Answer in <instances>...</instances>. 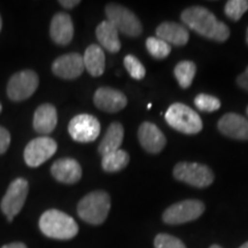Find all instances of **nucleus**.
<instances>
[{
  "instance_id": "2",
  "label": "nucleus",
  "mask_w": 248,
  "mask_h": 248,
  "mask_svg": "<svg viewBox=\"0 0 248 248\" xmlns=\"http://www.w3.org/2000/svg\"><path fill=\"white\" fill-rule=\"evenodd\" d=\"M39 229L46 237L69 240L78 233V224L73 217L58 209H48L40 216Z\"/></svg>"
},
{
  "instance_id": "34",
  "label": "nucleus",
  "mask_w": 248,
  "mask_h": 248,
  "mask_svg": "<svg viewBox=\"0 0 248 248\" xmlns=\"http://www.w3.org/2000/svg\"><path fill=\"white\" fill-rule=\"evenodd\" d=\"M239 248H248V241H247V243H245L244 245H241Z\"/></svg>"
},
{
  "instance_id": "22",
  "label": "nucleus",
  "mask_w": 248,
  "mask_h": 248,
  "mask_svg": "<svg viewBox=\"0 0 248 248\" xmlns=\"http://www.w3.org/2000/svg\"><path fill=\"white\" fill-rule=\"evenodd\" d=\"M124 138V129L122 124L119 122L111 123L108 126L106 135L102 138V140L99 145L98 151L102 156L111 152L120 150V146L122 145Z\"/></svg>"
},
{
  "instance_id": "28",
  "label": "nucleus",
  "mask_w": 248,
  "mask_h": 248,
  "mask_svg": "<svg viewBox=\"0 0 248 248\" xmlns=\"http://www.w3.org/2000/svg\"><path fill=\"white\" fill-rule=\"evenodd\" d=\"M124 67L128 70L130 76L135 79H142L146 75L145 67L135 55L129 54L124 58Z\"/></svg>"
},
{
  "instance_id": "1",
  "label": "nucleus",
  "mask_w": 248,
  "mask_h": 248,
  "mask_svg": "<svg viewBox=\"0 0 248 248\" xmlns=\"http://www.w3.org/2000/svg\"><path fill=\"white\" fill-rule=\"evenodd\" d=\"M183 23L199 35L216 42H225L230 37V29L216 18L212 12L201 6L186 8L181 15Z\"/></svg>"
},
{
  "instance_id": "9",
  "label": "nucleus",
  "mask_w": 248,
  "mask_h": 248,
  "mask_svg": "<svg viewBox=\"0 0 248 248\" xmlns=\"http://www.w3.org/2000/svg\"><path fill=\"white\" fill-rule=\"evenodd\" d=\"M39 85L38 75L33 70H22L14 74L7 85V95L13 101H23L36 92Z\"/></svg>"
},
{
  "instance_id": "4",
  "label": "nucleus",
  "mask_w": 248,
  "mask_h": 248,
  "mask_svg": "<svg viewBox=\"0 0 248 248\" xmlns=\"http://www.w3.org/2000/svg\"><path fill=\"white\" fill-rule=\"evenodd\" d=\"M164 117L172 129L185 135H197L203 126L197 111L181 102L172 104L166 111Z\"/></svg>"
},
{
  "instance_id": "27",
  "label": "nucleus",
  "mask_w": 248,
  "mask_h": 248,
  "mask_svg": "<svg viewBox=\"0 0 248 248\" xmlns=\"http://www.w3.org/2000/svg\"><path fill=\"white\" fill-rule=\"evenodd\" d=\"M248 11L247 0H230L225 4V15L232 21H239L243 15Z\"/></svg>"
},
{
  "instance_id": "10",
  "label": "nucleus",
  "mask_w": 248,
  "mask_h": 248,
  "mask_svg": "<svg viewBox=\"0 0 248 248\" xmlns=\"http://www.w3.org/2000/svg\"><path fill=\"white\" fill-rule=\"evenodd\" d=\"M100 122L90 114H79L69 122L68 131L77 142H91L100 135Z\"/></svg>"
},
{
  "instance_id": "30",
  "label": "nucleus",
  "mask_w": 248,
  "mask_h": 248,
  "mask_svg": "<svg viewBox=\"0 0 248 248\" xmlns=\"http://www.w3.org/2000/svg\"><path fill=\"white\" fill-rule=\"evenodd\" d=\"M11 144V133L4 126H0V154H4Z\"/></svg>"
},
{
  "instance_id": "5",
  "label": "nucleus",
  "mask_w": 248,
  "mask_h": 248,
  "mask_svg": "<svg viewBox=\"0 0 248 248\" xmlns=\"http://www.w3.org/2000/svg\"><path fill=\"white\" fill-rule=\"evenodd\" d=\"M173 176L179 182L194 186L207 187L214 182V172L209 167L195 162H181L173 168Z\"/></svg>"
},
{
  "instance_id": "14",
  "label": "nucleus",
  "mask_w": 248,
  "mask_h": 248,
  "mask_svg": "<svg viewBox=\"0 0 248 248\" xmlns=\"http://www.w3.org/2000/svg\"><path fill=\"white\" fill-rule=\"evenodd\" d=\"M138 139L141 147L151 154H159L167 144L163 132L151 122H144L139 126Z\"/></svg>"
},
{
  "instance_id": "29",
  "label": "nucleus",
  "mask_w": 248,
  "mask_h": 248,
  "mask_svg": "<svg viewBox=\"0 0 248 248\" xmlns=\"http://www.w3.org/2000/svg\"><path fill=\"white\" fill-rule=\"evenodd\" d=\"M155 248H186L184 243L178 238L167 233H160L154 239Z\"/></svg>"
},
{
  "instance_id": "12",
  "label": "nucleus",
  "mask_w": 248,
  "mask_h": 248,
  "mask_svg": "<svg viewBox=\"0 0 248 248\" xmlns=\"http://www.w3.org/2000/svg\"><path fill=\"white\" fill-rule=\"evenodd\" d=\"M84 61L78 53H69L59 57L52 64V71L55 76L63 79H75L84 71Z\"/></svg>"
},
{
  "instance_id": "13",
  "label": "nucleus",
  "mask_w": 248,
  "mask_h": 248,
  "mask_svg": "<svg viewBox=\"0 0 248 248\" xmlns=\"http://www.w3.org/2000/svg\"><path fill=\"white\" fill-rule=\"evenodd\" d=\"M93 102L100 110L106 113H117L128 104L124 93L111 88H99L94 93Z\"/></svg>"
},
{
  "instance_id": "7",
  "label": "nucleus",
  "mask_w": 248,
  "mask_h": 248,
  "mask_svg": "<svg viewBox=\"0 0 248 248\" xmlns=\"http://www.w3.org/2000/svg\"><path fill=\"white\" fill-rule=\"evenodd\" d=\"M204 212V204L200 200H184L173 203L164 210L162 219L170 225L183 224L199 218Z\"/></svg>"
},
{
  "instance_id": "31",
  "label": "nucleus",
  "mask_w": 248,
  "mask_h": 248,
  "mask_svg": "<svg viewBox=\"0 0 248 248\" xmlns=\"http://www.w3.org/2000/svg\"><path fill=\"white\" fill-rule=\"evenodd\" d=\"M237 83L241 89H244V90H246V91H248V67L246 68V70H245L244 73L241 74V75L238 76Z\"/></svg>"
},
{
  "instance_id": "20",
  "label": "nucleus",
  "mask_w": 248,
  "mask_h": 248,
  "mask_svg": "<svg viewBox=\"0 0 248 248\" xmlns=\"http://www.w3.org/2000/svg\"><path fill=\"white\" fill-rule=\"evenodd\" d=\"M95 36L100 45L109 53H117L121 49L119 31L109 21H102L97 27Z\"/></svg>"
},
{
  "instance_id": "37",
  "label": "nucleus",
  "mask_w": 248,
  "mask_h": 248,
  "mask_svg": "<svg viewBox=\"0 0 248 248\" xmlns=\"http://www.w3.org/2000/svg\"><path fill=\"white\" fill-rule=\"evenodd\" d=\"M246 42H247V44H248V29H247V32H246Z\"/></svg>"
},
{
  "instance_id": "39",
  "label": "nucleus",
  "mask_w": 248,
  "mask_h": 248,
  "mask_svg": "<svg viewBox=\"0 0 248 248\" xmlns=\"http://www.w3.org/2000/svg\"><path fill=\"white\" fill-rule=\"evenodd\" d=\"M247 115H248V107H247Z\"/></svg>"
},
{
  "instance_id": "35",
  "label": "nucleus",
  "mask_w": 248,
  "mask_h": 248,
  "mask_svg": "<svg viewBox=\"0 0 248 248\" xmlns=\"http://www.w3.org/2000/svg\"><path fill=\"white\" fill-rule=\"evenodd\" d=\"M209 248H222V247L219 246V245H212Z\"/></svg>"
},
{
  "instance_id": "32",
  "label": "nucleus",
  "mask_w": 248,
  "mask_h": 248,
  "mask_svg": "<svg viewBox=\"0 0 248 248\" xmlns=\"http://www.w3.org/2000/svg\"><path fill=\"white\" fill-rule=\"evenodd\" d=\"M59 4H60L62 7L71 9V8L76 7L77 5H79L80 1L79 0H60V1H59Z\"/></svg>"
},
{
  "instance_id": "25",
  "label": "nucleus",
  "mask_w": 248,
  "mask_h": 248,
  "mask_svg": "<svg viewBox=\"0 0 248 248\" xmlns=\"http://www.w3.org/2000/svg\"><path fill=\"white\" fill-rule=\"evenodd\" d=\"M146 48L152 57L155 59L167 58L171 52V46L164 40L157 38V37H150L146 40Z\"/></svg>"
},
{
  "instance_id": "38",
  "label": "nucleus",
  "mask_w": 248,
  "mask_h": 248,
  "mask_svg": "<svg viewBox=\"0 0 248 248\" xmlns=\"http://www.w3.org/2000/svg\"><path fill=\"white\" fill-rule=\"evenodd\" d=\"M1 110H2V106H1V104H0V113H1Z\"/></svg>"
},
{
  "instance_id": "23",
  "label": "nucleus",
  "mask_w": 248,
  "mask_h": 248,
  "mask_svg": "<svg viewBox=\"0 0 248 248\" xmlns=\"http://www.w3.org/2000/svg\"><path fill=\"white\" fill-rule=\"evenodd\" d=\"M130 156L125 151L117 150L102 156V169L107 172H117L129 164Z\"/></svg>"
},
{
  "instance_id": "26",
  "label": "nucleus",
  "mask_w": 248,
  "mask_h": 248,
  "mask_svg": "<svg viewBox=\"0 0 248 248\" xmlns=\"http://www.w3.org/2000/svg\"><path fill=\"white\" fill-rule=\"evenodd\" d=\"M194 105L198 109L206 111V113H212V111H216L221 108V101L214 95L206 94V93L198 94L194 99Z\"/></svg>"
},
{
  "instance_id": "3",
  "label": "nucleus",
  "mask_w": 248,
  "mask_h": 248,
  "mask_svg": "<svg viewBox=\"0 0 248 248\" xmlns=\"http://www.w3.org/2000/svg\"><path fill=\"white\" fill-rule=\"evenodd\" d=\"M110 210V197L105 191H93L82 198L77 204V214L91 225H100L106 221Z\"/></svg>"
},
{
  "instance_id": "18",
  "label": "nucleus",
  "mask_w": 248,
  "mask_h": 248,
  "mask_svg": "<svg viewBox=\"0 0 248 248\" xmlns=\"http://www.w3.org/2000/svg\"><path fill=\"white\" fill-rule=\"evenodd\" d=\"M58 123V113L53 105H40L33 115V129L42 135H48L55 129Z\"/></svg>"
},
{
  "instance_id": "11",
  "label": "nucleus",
  "mask_w": 248,
  "mask_h": 248,
  "mask_svg": "<svg viewBox=\"0 0 248 248\" xmlns=\"http://www.w3.org/2000/svg\"><path fill=\"white\" fill-rule=\"evenodd\" d=\"M58 150L57 141L54 139L42 136L32 139L24 150V161L31 168H36L46 162L55 154Z\"/></svg>"
},
{
  "instance_id": "19",
  "label": "nucleus",
  "mask_w": 248,
  "mask_h": 248,
  "mask_svg": "<svg viewBox=\"0 0 248 248\" xmlns=\"http://www.w3.org/2000/svg\"><path fill=\"white\" fill-rule=\"evenodd\" d=\"M156 37L168 44L183 46L187 44L190 32L182 24L175 22H163L156 28Z\"/></svg>"
},
{
  "instance_id": "15",
  "label": "nucleus",
  "mask_w": 248,
  "mask_h": 248,
  "mask_svg": "<svg viewBox=\"0 0 248 248\" xmlns=\"http://www.w3.org/2000/svg\"><path fill=\"white\" fill-rule=\"evenodd\" d=\"M217 128L223 135L238 140H248V120L235 113L223 115L217 123Z\"/></svg>"
},
{
  "instance_id": "8",
  "label": "nucleus",
  "mask_w": 248,
  "mask_h": 248,
  "mask_svg": "<svg viewBox=\"0 0 248 248\" xmlns=\"http://www.w3.org/2000/svg\"><path fill=\"white\" fill-rule=\"evenodd\" d=\"M29 184L24 178H16L8 186L6 194L2 198L0 208L1 212L7 217L8 222L13 221V218L21 212L26 203Z\"/></svg>"
},
{
  "instance_id": "6",
  "label": "nucleus",
  "mask_w": 248,
  "mask_h": 248,
  "mask_svg": "<svg viewBox=\"0 0 248 248\" xmlns=\"http://www.w3.org/2000/svg\"><path fill=\"white\" fill-rule=\"evenodd\" d=\"M108 21L116 28L119 32L129 37H138L142 32V26L139 18L130 9L122 5L109 4L106 6Z\"/></svg>"
},
{
  "instance_id": "33",
  "label": "nucleus",
  "mask_w": 248,
  "mask_h": 248,
  "mask_svg": "<svg viewBox=\"0 0 248 248\" xmlns=\"http://www.w3.org/2000/svg\"><path fill=\"white\" fill-rule=\"evenodd\" d=\"M1 248H28L23 243H11L4 245Z\"/></svg>"
},
{
  "instance_id": "17",
  "label": "nucleus",
  "mask_w": 248,
  "mask_h": 248,
  "mask_svg": "<svg viewBox=\"0 0 248 248\" xmlns=\"http://www.w3.org/2000/svg\"><path fill=\"white\" fill-rule=\"evenodd\" d=\"M51 38L58 45H68L74 37L73 20L66 13H58L52 18L49 28Z\"/></svg>"
},
{
  "instance_id": "24",
  "label": "nucleus",
  "mask_w": 248,
  "mask_h": 248,
  "mask_svg": "<svg viewBox=\"0 0 248 248\" xmlns=\"http://www.w3.org/2000/svg\"><path fill=\"white\" fill-rule=\"evenodd\" d=\"M195 73H197V66L192 61H181L173 69V74L177 78L178 84L183 89L190 88L194 79Z\"/></svg>"
},
{
  "instance_id": "36",
  "label": "nucleus",
  "mask_w": 248,
  "mask_h": 248,
  "mask_svg": "<svg viewBox=\"0 0 248 248\" xmlns=\"http://www.w3.org/2000/svg\"><path fill=\"white\" fill-rule=\"evenodd\" d=\"M1 26H2V21H1V16H0V30H1Z\"/></svg>"
},
{
  "instance_id": "21",
  "label": "nucleus",
  "mask_w": 248,
  "mask_h": 248,
  "mask_svg": "<svg viewBox=\"0 0 248 248\" xmlns=\"http://www.w3.org/2000/svg\"><path fill=\"white\" fill-rule=\"evenodd\" d=\"M84 67L88 70V73L93 77L101 76L106 67V58L102 48L99 45L92 44L86 48L84 57Z\"/></svg>"
},
{
  "instance_id": "16",
  "label": "nucleus",
  "mask_w": 248,
  "mask_h": 248,
  "mask_svg": "<svg viewBox=\"0 0 248 248\" xmlns=\"http://www.w3.org/2000/svg\"><path fill=\"white\" fill-rule=\"evenodd\" d=\"M51 173L58 182L75 184L82 178V167L74 159H59L52 164Z\"/></svg>"
}]
</instances>
